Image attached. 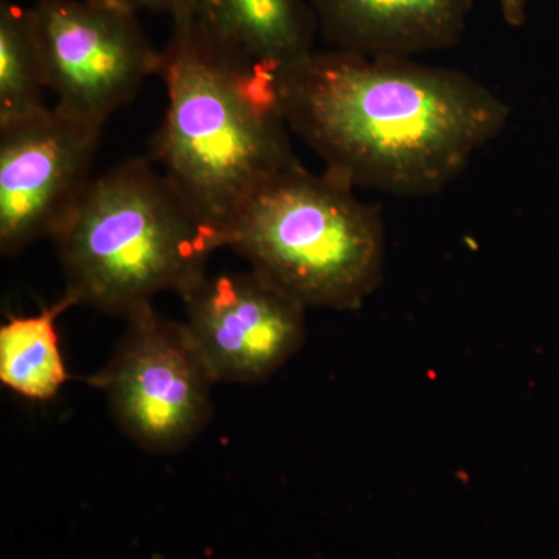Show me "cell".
<instances>
[{
    "mask_svg": "<svg viewBox=\"0 0 559 559\" xmlns=\"http://www.w3.org/2000/svg\"><path fill=\"white\" fill-rule=\"evenodd\" d=\"M171 21L159 72L168 108L150 157L226 235L264 182L299 164L280 109L277 70L246 55L207 11Z\"/></svg>",
    "mask_w": 559,
    "mask_h": 559,
    "instance_id": "7a4b0ae2",
    "label": "cell"
},
{
    "mask_svg": "<svg viewBox=\"0 0 559 559\" xmlns=\"http://www.w3.org/2000/svg\"><path fill=\"white\" fill-rule=\"evenodd\" d=\"M103 128L55 106L0 124V252L55 238L90 189Z\"/></svg>",
    "mask_w": 559,
    "mask_h": 559,
    "instance_id": "52a82bcc",
    "label": "cell"
},
{
    "mask_svg": "<svg viewBox=\"0 0 559 559\" xmlns=\"http://www.w3.org/2000/svg\"><path fill=\"white\" fill-rule=\"evenodd\" d=\"M66 296L130 318L156 294L183 293L207 274L226 235L198 212L151 157L121 162L92 179L53 238Z\"/></svg>",
    "mask_w": 559,
    "mask_h": 559,
    "instance_id": "3957f363",
    "label": "cell"
},
{
    "mask_svg": "<svg viewBox=\"0 0 559 559\" xmlns=\"http://www.w3.org/2000/svg\"><path fill=\"white\" fill-rule=\"evenodd\" d=\"M532 0H496L500 16L510 27H522L527 21L528 7Z\"/></svg>",
    "mask_w": 559,
    "mask_h": 559,
    "instance_id": "5bb4252c",
    "label": "cell"
},
{
    "mask_svg": "<svg viewBox=\"0 0 559 559\" xmlns=\"http://www.w3.org/2000/svg\"><path fill=\"white\" fill-rule=\"evenodd\" d=\"M280 109L326 175L396 197L443 190L509 123L466 73L414 58L312 50L275 72Z\"/></svg>",
    "mask_w": 559,
    "mask_h": 559,
    "instance_id": "6da1fadb",
    "label": "cell"
},
{
    "mask_svg": "<svg viewBox=\"0 0 559 559\" xmlns=\"http://www.w3.org/2000/svg\"><path fill=\"white\" fill-rule=\"evenodd\" d=\"M333 49L366 57L414 58L457 46L473 0H310Z\"/></svg>",
    "mask_w": 559,
    "mask_h": 559,
    "instance_id": "9c48e42d",
    "label": "cell"
},
{
    "mask_svg": "<svg viewBox=\"0 0 559 559\" xmlns=\"http://www.w3.org/2000/svg\"><path fill=\"white\" fill-rule=\"evenodd\" d=\"M226 248L304 307L355 311L381 286L384 223L352 187L299 162L246 202Z\"/></svg>",
    "mask_w": 559,
    "mask_h": 559,
    "instance_id": "277c9868",
    "label": "cell"
},
{
    "mask_svg": "<svg viewBox=\"0 0 559 559\" xmlns=\"http://www.w3.org/2000/svg\"><path fill=\"white\" fill-rule=\"evenodd\" d=\"M46 68L32 9L0 3V124L46 108Z\"/></svg>",
    "mask_w": 559,
    "mask_h": 559,
    "instance_id": "7c38bea8",
    "label": "cell"
},
{
    "mask_svg": "<svg viewBox=\"0 0 559 559\" xmlns=\"http://www.w3.org/2000/svg\"><path fill=\"white\" fill-rule=\"evenodd\" d=\"M180 299L183 323L215 382L270 380L307 336V307L253 270L202 275Z\"/></svg>",
    "mask_w": 559,
    "mask_h": 559,
    "instance_id": "ba28073f",
    "label": "cell"
},
{
    "mask_svg": "<svg viewBox=\"0 0 559 559\" xmlns=\"http://www.w3.org/2000/svg\"><path fill=\"white\" fill-rule=\"evenodd\" d=\"M76 307L62 294L60 300L32 316H10L0 326V381L11 392L31 401H49L69 380L57 322Z\"/></svg>",
    "mask_w": 559,
    "mask_h": 559,
    "instance_id": "8fae6325",
    "label": "cell"
},
{
    "mask_svg": "<svg viewBox=\"0 0 559 559\" xmlns=\"http://www.w3.org/2000/svg\"><path fill=\"white\" fill-rule=\"evenodd\" d=\"M47 87L58 108L105 127L159 75L162 50L138 13L109 0H38L32 7Z\"/></svg>",
    "mask_w": 559,
    "mask_h": 559,
    "instance_id": "8992f818",
    "label": "cell"
},
{
    "mask_svg": "<svg viewBox=\"0 0 559 559\" xmlns=\"http://www.w3.org/2000/svg\"><path fill=\"white\" fill-rule=\"evenodd\" d=\"M127 7L135 13L150 11V13L168 14L171 20L193 11H209V0H109Z\"/></svg>",
    "mask_w": 559,
    "mask_h": 559,
    "instance_id": "4fadbf2b",
    "label": "cell"
},
{
    "mask_svg": "<svg viewBox=\"0 0 559 559\" xmlns=\"http://www.w3.org/2000/svg\"><path fill=\"white\" fill-rule=\"evenodd\" d=\"M108 366L92 378L117 425L142 450H182L212 418L216 384L186 323L140 308Z\"/></svg>",
    "mask_w": 559,
    "mask_h": 559,
    "instance_id": "5b68a950",
    "label": "cell"
},
{
    "mask_svg": "<svg viewBox=\"0 0 559 559\" xmlns=\"http://www.w3.org/2000/svg\"><path fill=\"white\" fill-rule=\"evenodd\" d=\"M207 14L252 60L278 70L314 50L310 0H209Z\"/></svg>",
    "mask_w": 559,
    "mask_h": 559,
    "instance_id": "30bf717a",
    "label": "cell"
}]
</instances>
